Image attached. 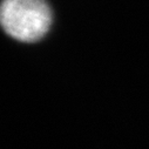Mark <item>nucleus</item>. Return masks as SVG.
<instances>
[{
	"instance_id": "obj_1",
	"label": "nucleus",
	"mask_w": 149,
	"mask_h": 149,
	"mask_svg": "<svg viewBox=\"0 0 149 149\" xmlns=\"http://www.w3.org/2000/svg\"><path fill=\"white\" fill-rule=\"evenodd\" d=\"M0 21L11 38L36 42L51 28L52 11L46 0H3Z\"/></svg>"
}]
</instances>
